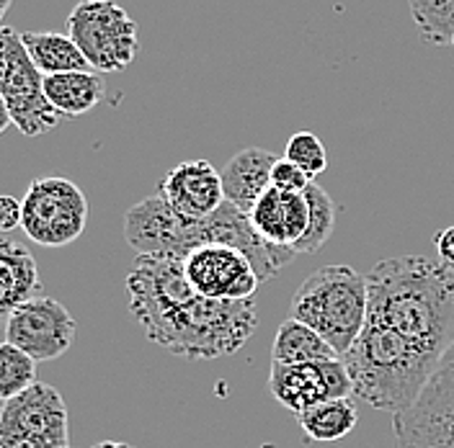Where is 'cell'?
<instances>
[{
  "instance_id": "obj_1",
  "label": "cell",
  "mask_w": 454,
  "mask_h": 448,
  "mask_svg": "<svg viewBox=\"0 0 454 448\" xmlns=\"http://www.w3.org/2000/svg\"><path fill=\"white\" fill-rule=\"evenodd\" d=\"M129 312L145 337L189 361H215L240 351L258 328L254 299L217 302L192 289L184 260L137 255L127 276Z\"/></svg>"
},
{
  "instance_id": "obj_2",
  "label": "cell",
  "mask_w": 454,
  "mask_h": 448,
  "mask_svg": "<svg viewBox=\"0 0 454 448\" xmlns=\"http://www.w3.org/2000/svg\"><path fill=\"white\" fill-rule=\"evenodd\" d=\"M369 314L442 359L454 343V276L424 255H397L367 274Z\"/></svg>"
},
{
  "instance_id": "obj_3",
  "label": "cell",
  "mask_w": 454,
  "mask_h": 448,
  "mask_svg": "<svg viewBox=\"0 0 454 448\" xmlns=\"http://www.w3.org/2000/svg\"><path fill=\"white\" fill-rule=\"evenodd\" d=\"M124 240L145 258L186 260L189 252L204 245H230L243 251L254 263L258 281H271L297 255L289 248L266 245L238 206L225 201L212 217L201 222H181L160 194L142 198L124 214Z\"/></svg>"
},
{
  "instance_id": "obj_4",
  "label": "cell",
  "mask_w": 454,
  "mask_h": 448,
  "mask_svg": "<svg viewBox=\"0 0 454 448\" xmlns=\"http://www.w3.org/2000/svg\"><path fill=\"white\" fill-rule=\"evenodd\" d=\"M354 382V397L369 407L403 415L424 392L442 359L397 336L395 330L367 317V325L351 351L340 356Z\"/></svg>"
},
{
  "instance_id": "obj_5",
  "label": "cell",
  "mask_w": 454,
  "mask_h": 448,
  "mask_svg": "<svg viewBox=\"0 0 454 448\" xmlns=\"http://www.w3.org/2000/svg\"><path fill=\"white\" fill-rule=\"evenodd\" d=\"M367 314V276L351 266H323L312 271L289 305V317L312 328L339 356H346L362 336Z\"/></svg>"
},
{
  "instance_id": "obj_6",
  "label": "cell",
  "mask_w": 454,
  "mask_h": 448,
  "mask_svg": "<svg viewBox=\"0 0 454 448\" xmlns=\"http://www.w3.org/2000/svg\"><path fill=\"white\" fill-rule=\"evenodd\" d=\"M67 36L93 73H121L140 50L137 24L116 0H81L67 16Z\"/></svg>"
},
{
  "instance_id": "obj_7",
  "label": "cell",
  "mask_w": 454,
  "mask_h": 448,
  "mask_svg": "<svg viewBox=\"0 0 454 448\" xmlns=\"http://www.w3.org/2000/svg\"><path fill=\"white\" fill-rule=\"evenodd\" d=\"M0 96L11 121L27 137L47 135L62 121L44 96V75L31 62L21 34L11 27H0Z\"/></svg>"
},
{
  "instance_id": "obj_8",
  "label": "cell",
  "mask_w": 454,
  "mask_h": 448,
  "mask_svg": "<svg viewBox=\"0 0 454 448\" xmlns=\"http://www.w3.org/2000/svg\"><path fill=\"white\" fill-rule=\"evenodd\" d=\"M88 224L85 194L67 178L47 175L31 181L21 198V229L36 245L62 248L75 243Z\"/></svg>"
},
{
  "instance_id": "obj_9",
  "label": "cell",
  "mask_w": 454,
  "mask_h": 448,
  "mask_svg": "<svg viewBox=\"0 0 454 448\" xmlns=\"http://www.w3.org/2000/svg\"><path fill=\"white\" fill-rule=\"evenodd\" d=\"M395 448H454V343L419 399L393 421Z\"/></svg>"
},
{
  "instance_id": "obj_10",
  "label": "cell",
  "mask_w": 454,
  "mask_h": 448,
  "mask_svg": "<svg viewBox=\"0 0 454 448\" xmlns=\"http://www.w3.org/2000/svg\"><path fill=\"white\" fill-rule=\"evenodd\" d=\"M269 392L294 415H302L320 402L354 397V382L343 359H328L315 364H271Z\"/></svg>"
},
{
  "instance_id": "obj_11",
  "label": "cell",
  "mask_w": 454,
  "mask_h": 448,
  "mask_svg": "<svg viewBox=\"0 0 454 448\" xmlns=\"http://www.w3.org/2000/svg\"><path fill=\"white\" fill-rule=\"evenodd\" d=\"M75 340V320L65 305L36 297L16 309L5 322V343L21 348L36 364L55 361Z\"/></svg>"
},
{
  "instance_id": "obj_12",
  "label": "cell",
  "mask_w": 454,
  "mask_h": 448,
  "mask_svg": "<svg viewBox=\"0 0 454 448\" xmlns=\"http://www.w3.org/2000/svg\"><path fill=\"white\" fill-rule=\"evenodd\" d=\"M184 274L194 291L217 302L254 299L261 283L251 258L230 245H204L189 252Z\"/></svg>"
},
{
  "instance_id": "obj_13",
  "label": "cell",
  "mask_w": 454,
  "mask_h": 448,
  "mask_svg": "<svg viewBox=\"0 0 454 448\" xmlns=\"http://www.w3.org/2000/svg\"><path fill=\"white\" fill-rule=\"evenodd\" d=\"M158 194L181 222H201L225 204L223 175L207 160H186L170 168Z\"/></svg>"
},
{
  "instance_id": "obj_14",
  "label": "cell",
  "mask_w": 454,
  "mask_h": 448,
  "mask_svg": "<svg viewBox=\"0 0 454 448\" xmlns=\"http://www.w3.org/2000/svg\"><path fill=\"white\" fill-rule=\"evenodd\" d=\"M0 430L70 444L67 407L55 387L36 382L27 392L0 405Z\"/></svg>"
},
{
  "instance_id": "obj_15",
  "label": "cell",
  "mask_w": 454,
  "mask_h": 448,
  "mask_svg": "<svg viewBox=\"0 0 454 448\" xmlns=\"http://www.w3.org/2000/svg\"><path fill=\"white\" fill-rule=\"evenodd\" d=\"M248 222L266 245L292 251V245H297L308 232L310 204L305 194H284L277 189H269L255 201Z\"/></svg>"
},
{
  "instance_id": "obj_16",
  "label": "cell",
  "mask_w": 454,
  "mask_h": 448,
  "mask_svg": "<svg viewBox=\"0 0 454 448\" xmlns=\"http://www.w3.org/2000/svg\"><path fill=\"white\" fill-rule=\"evenodd\" d=\"M274 163V152L261 147H246L238 155H232V160H227L225 168L220 170L225 201L238 206L243 214H251L255 201L271 189Z\"/></svg>"
},
{
  "instance_id": "obj_17",
  "label": "cell",
  "mask_w": 454,
  "mask_h": 448,
  "mask_svg": "<svg viewBox=\"0 0 454 448\" xmlns=\"http://www.w3.org/2000/svg\"><path fill=\"white\" fill-rule=\"evenodd\" d=\"M42 291L39 268L34 255L11 240H0V322H8V317L36 299Z\"/></svg>"
},
{
  "instance_id": "obj_18",
  "label": "cell",
  "mask_w": 454,
  "mask_h": 448,
  "mask_svg": "<svg viewBox=\"0 0 454 448\" xmlns=\"http://www.w3.org/2000/svg\"><path fill=\"white\" fill-rule=\"evenodd\" d=\"M44 96L62 119L93 112L106 98V83L93 70L44 75Z\"/></svg>"
},
{
  "instance_id": "obj_19",
  "label": "cell",
  "mask_w": 454,
  "mask_h": 448,
  "mask_svg": "<svg viewBox=\"0 0 454 448\" xmlns=\"http://www.w3.org/2000/svg\"><path fill=\"white\" fill-rule=\"evenodd\" d=\"M21 42L27 47L31 62L42 75H59V73H75L90 70L88 59L78 50V44L67 34L55 31H21Z\"/></svg>"
},
{
  "instance_id": "obj_20",
  "label": "cell",
  "mask_w": 454,
  "mask_h": 448,
  "mask_svg": "<svg viewBox=\"0 0 454 448\" xmlns=\"http://www.w3.org/2000/svg\"><path fill=\"white\" fill-rule=\"evenodd\" d=\"M328 359H340V356L305 322L286 317L279 325L271 345V364H315Z\"/></svg>"
},
{
  "instance_id": "obj_21",
  "label": "cell",
  "mask_w": 454,
  "mask_h": 448,
  "mask_svg": "<svg viewBox=\"0 0 454 448\" xmlns=\"http://www.w3.org/2000/svg\"><path fill=\"white\" fill-rule=\"evenodd\" d=\"M297 422L302 428V433L317 441V444H333L346 438L356 422H359V413H356V405L348 399H328V402H320L310 410H305L302 415H297Z\"/></svg>"
},
{
  "instance_id": "obj_22",
  "label": "cell",
  "mask_w": 454,
  "mask_h": 448,
  "mask_svg": "<svg viewBox=\"0 0 454 448\" xmlns=\"http://www.w3.org/2000/svg\"><path fill=\"white\" fill-rule=\"evenodd\" d=\"M411 19L428 44L454 50V0H405Z\"/></svg>"
},
{
  "instance_id": "obj_23",
  "label": "cell",
  "mask_w": 454,
  "mask_h": 448,
  "mask_svg": "<svg viewBox=\"0 0 454 448\" xmlns=\"http://www.w3.org/2000/svg\"><path fill=\"white\" fill-rule=\"evenodd\" d=\"M308 204H310V224H308V232L302 235V240L297 245H292L294 255H312L317 252L328 237L333 235V227H336V204L333 198L325 194V189H320L315 181L308 186L305 191Z\"/></svg>"
},
{
  "instance_id": "obj_24",
  "label": "cell",
  "mask_w": 454,
  "mask_h": 448,
  "mask_svg": "<svg viewBox=\"0 0 454 448\" xmlns=\"http://www.w3.org/2000/svg\"><path fill=\"white\" fill-rule=\"evenodd\" d=\"M36 384V361L21 348L0 343V405Z\"/></svg>"
},
{
  "instance_id": "obj_25",
  "label": "cell",
  "mask_w": 454,
  "mask_h": 448,
  "mask_svg": "<svg viewBox=\"0 0 454 448\" xmlns=\"http://www.w3.org/2000/svg\"><path fill=\"white\" fill-rule=\"evenodd\" d=\"M284 158L289 163H294L297 168L302 170L310 181H315L323 170L328 168V152H325V144L320 142V137L310 132V129H302V132H294L286 147H284Z\"/></svg>"
},
{
  "instance_id": "obj_26",
  "label": "cell",
  "mask_w": 454,
  "mask_h": 448,
  "mask_svg": "<svg viewBox=\"0 0 454 448\" xmlns=\"http://www.w3.org/2000/svg\"><path fill=\"white\" fill-rule=\"evenodd\" d=\"M312 181L297 168L294 163H289L286 158L277 160L271 168V189L284 191V194H305Z\"/></svg>"
},
{
  "instance_id": "obj_27",
  "label": "cell",
  "mask_w": 454,
  "mask_h": 448,
  "mask_svg": "<svg viewBox=\"0 0 454 448\" xmlns=\"http://www.w3.org/2000/svg\"><path fill=\"white\" fill-rule=\"evenodd\" d=\"M0 448H70V444H57V441H47V438L0 430Z\"/></svg>"
},
{
  "instance_id": "obj_28",
  "label": "cell",
  "mask_w": 454,
  "mask_h": 448,
  "mask_svg": "<svg viewBox=\"0 0 454 448\" xmlns=\"http://www.w3.org/2000/svg\"><path fill=\"white\" fill-rule=\"evenodd\" d=\"M16 227H21V201L0 194V232H13Z\"/></svg>"
},
{
  "instance_id": "obj_29",
  "label": "cell",
  "mask_w": 454,
  "mask_h": 448,
  "mask_svg": "<svg viewBox=\"0 0 454 448\" xmlns=\"http://www.w3.org/2000/svg\"><path fill=\"white\" fill-rule=\"evenodd\" d=\"M434 248H436V255H439V263L444 268L454 271V224L434 235Z\"/></svg>"
},
{
  "instance_id": "obj_30",
  "label": "cell",
  "mask_w": 454,
  "mask_h": 448,
  "mask_svg": "<svg viewBox=\"0 0 454 448\" xmlns=\"http://www.w3.org/2000/svg\"><path fill=\"white\" fill-rule=\"evenodd\" d=\"M11 124H13V121H11V113H8V106H5L3 96H0V135H3Z\"/></svg>"
},
{
  "instance_id": "obj_31",
  "label": "cell",
  "mask_w": 454,
  "mask_h": 448,
  "mask_svg": "<svg viewBox=\"0 0 454 448\" xmlns=\"http://www.w3.org/2000/svg\"><path fill=\"white\" fill-rule=\"evenodd\" d=\"M93 448H135V446H129V444H121V441H101V444H96Z\"/></svg>"
},
{
  "instance_id": "obj_32",
  "label": "cell",
  "mask_w": 454,
  "mask_h": 448,
  "mask_svg": "<svg viewBox=\"0 0 454 448\" xmlns=\"http://www.w3.org/2000/svg\"><path fill=\"white\" fill-rule=\"evenodd\" d=\"M8 8H11V0H0V21H3V16L8 13Z\"/></svg>"
}]
</instances>
